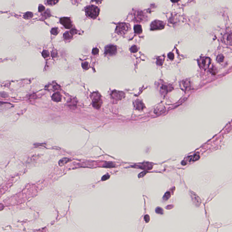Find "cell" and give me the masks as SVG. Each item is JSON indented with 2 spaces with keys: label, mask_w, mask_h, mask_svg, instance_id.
<instances>
[{
  "label": "cell",
  "mask_w": 232,
  "mask_h": 232,
  "mask_svg": "<svg viewBox=\"0 0 232 232\" xmlns=\"http://www.w3.org/2000/svg\"><path fill=\"white\" fill-rule=\"evenodd\" d=\"M39 9V11L40 12H42L44 11L45 10V7L43 5H39V9Z\"/></svg>",
  "instance_id": "f546056e"
},
{
  "label": "cell",
  "mask_w": 232,
  "mask_h": 232,
  "mask_svg": "<svg viewBox=\"0 0 232 232\" xmlns=\"http://www.w3.org/2000/svg\"><path fill=\"white\" fill-rule=\"evenodd\" d=\"M224 57L223 55H218V56H217L216 60L218 63H221L223 62V60H224Z\"/></svg>",
  "instance_id": "603a6c76"
},
{
  "label": "cell",
  "mask_w": 232,
  "mask_h": 232,
  "mask_svg": "<svg viewBox=\"0 0 232 232\" xmlns=\"http://www.w3.org/2000/svg\"><path fill=\"white\" fill-rule=\"evenodd\" d=\"M130 29V26L128 23H120L117 25L115 32L119 35H124L127 33Z\"/></svg>",
  "instance_id": "7a4b0ae2"
},
{
  "label": "cell",
  "mask_w": 232,
  "mask_h": 232,
  "mask_svg": "<svg viewBox=\"0 0 232 232\" xmlns=\"http://www.w3.org/2000/svg\"><path fill=\"white\" fill-rule=\"evenodd\" d=\"M163 64V61L162 59H158L157 60V64L159 65H161Z\"/></svg>",
  "instance_id": "d590c367"
},
{
  "label": "cell",
  "mask_w": 232,
  "mask_h": 232,
  "mask_svg": "<svg viewBox=\"0 0 232 232\" xmlns=\"http://www.w3.org/2000/svg\"><path fill=\"white\" fill-rule=\"evenodd\" d=\"M146 172H145V171H143V172L140 173V174L139 175L138 177H139V178L142 177H143V176H144V175H146Z\"/></svg>",
  "instance_id": "74e56055"
},
{
  "label": "cell",
  "mask_w": 232,
  "mask_h": 232,
  "mask_svg": "<svg viewBox=\"0 0 232 232\" xmlns=\"http://www.w3.org/2000/svg\"><path fill=\"white\" fill-rule=\"evenodd\" d=\"M165 111V109L164 107H158L155 108L154 110V113L156 114L160 115L161 114L163 113Z\"/></svg>",
  "instance_id": "9a60e30c"
},
{
  "label": "cell",
  "mask_w": 232,
  "mask_h": 232,
  "mask_svg": "<svg viewBox=\"0 0 232 232\" xmlns=\"http://www.w3.org/2000/svg\"><path fill=\"white\" fill-rule=\"evenodd\" d=\"M190 194L192 198V200L194 204L197 206H199L201 203V200L200 198L194 192L191 191Z\"/></svg>",
  "instance_id": "52a82bcc"
},
{
  "label": "cell",
  "mask_w": 232,
  "mask_h": 232,
  "mask_svg": "<svg viewBox=\"0 0 232 232\" xmlns=\"http://www.w3.org/2000/svg\"><path fill=\"white\" fill-rule=\"evenodd\" d=\"M225 42L227 43V44L231 45V43H232V34L230 32V34H228V35H227V36L225 37V39H224Z\"/></svg>",
  "instance_id": "e0dca14e"
},
{
  "label": "cell",
  "mask_w": 232,
  "mask_h": 232,
  "mask_svg": "<svg viewBox=\"0 0 232 232\" xmlns=\"http://www.w3.org/2000/svg\"><path fill=\"white\" fill-rule=\"evenodd\" d=\"M77 32V31L75 29H73L72 30H71V31H69L66 32L64 34V40H67V41L70 40L73 38V36L74 35H75V34H76Z\"/></svg>",
  "instance_id": "ba28073f"
},
{
  "label": "cell",
  "mask_w": 232,
  "mask_h": 232,
  "mask_svg": "<svg viewBox=\"0 0 232 232\" xmlns=\"http://www.w3.org/2000/svg\"><path fill=\"white\" fill-rule=\"evenodd\" d=\"M170 88L169 87L165 85H163L161 87V90L163 93H167L170 90Z\"/></svg>",
  "instance_id": "ffe728a7"
},
{
  "label": "cell",
  "mask_w": 232,
  "mask_h": 232,
  "mask_svg": "<svg viewBox=\"0 0 232 232\" xmlns=\"http://www.w3.org/2000/svg\"><path fill=\"white\" fill-rule=\"evenodd\" d=\"M165 24L163 21L159 20H155L150 25V29L152 31L159 30L164 29Z\"/></svg>",
  "instance_id": "3957f363"
},
{
  "label": "cell",
  "mask_w": 232,
  "mask_h": 232,
  "mask_svg": "<svg viewBox=\"0 0 232 232\" xmlns=\"http://www.w3.org/2000/svg\"><path fill=\"white\" fill-rule=\"evenodd\" d=\"M93 2H95L98 4H100L102 2L103 0H92Z\"/></svg>",
  "instance_id": "f35d334b"
},
{
  "label": "cell",
  "mask_w": 232,
  "mask_h": 232,
  "mask_svg": "<svg viewBox=\"0 0 232 232\" xmlns=\"http://www.w3.org/2000/svg\"><path fill=\"white\" fill-rule=\"evenodd\" d=\"M134 29L135 32L137 34H140L142 32V29L141 25H136L134 26Z\"/></svg>",
  "instance_id": "ac0fdd59"
},
{
  "label": "cell",
  "mask_w": 232,
  "mask_h": 232,
  "mask_svg": "<svg viewBox=\"0 0 232 232\" xmlns=\"http://www.w3.org/2000/svg\"><path fill=\"white\" fill-rule=\"evenodd\" d=\"M211 62V59L209 58L204 57L199 59V64L201 68L205 70L209 67Z\"/></svg>",
  "instance_id": "277c9868"
},
{
  "label": "cell",
  "mask_w": 232,
  "mask_h": 232,
  "mask_svg": "<svg viewBox=\"0 0 232 232\" xmlns=\"http://www.w3.org/2000/svg\"><path fill=\"white\" fill-rule=\"evenodd\" d=\"M93 107L95 108L96 109H98V108H100V107H101V103L99 101H96L93 103Z\"/></svg>",
  "instance_id": "7402d4cb"
},
{
  "label": "cell",
  "mask_w": 232,
  "mask_h": 232,
  "mask_svg": "<svg viewBox=\"0 0 232 232\" xmlns=\"http://www.w3.org/2000/svg\"><path fill=\"white\" fill-rule=\"evenodd\" d=\"M52 56L54 58H55V57H56L57 56V53L56 51H54L52 52Z\"/></svg>",
  "instance_id": "8d00e7d4"
},
{
  "label": "cell",
  "mask_w": 232,
  "mask_h": 232,
  "mask_svg": "<svg viewBox=\"0 0 232 232\" xmlns=\"http://www.w3.org/2000/svg\"><path fill=\"white\" fill-rule=\"evenodd\" d=\"M72 0L73 1V3L76 4V3H79V2L80 1V0Z\"/></svg>",
  "instance_id": "ab89813d"
},
{
  "label": "cell",
  "mask_w": 232,
  "mask_h": 232,
  "mask_svg": "<svg viewBox=\"0 0 232 232\" xmlns=\"http://www.w3.org/2000/svg\"><path fill=\"white\" fill-rule=\"evenodd\" d=\"M170 192H166L165 195H164V197H163V199L164 200H167L170 197Z\"/></svg>",
  "instance_id": "83f0119b"
},
{
  "label": "cell",
  "mask_w": 232,
  "mask_h": 232,
  "mask_svg": "<svg viewBox=\"0 0 232 232\" xmlns=\"http://www.w3.org/2000/svg\"><path fill=\"white\" fill-rule=\"evenodd\" d=\"M134 20L137 22H141L145 18V15L141 11H137L134 14Z\"/></svg>",
  "instance_id": "9c48e42d"
},
{
  "label": "cell",
  "mask_w": 232,
  "mask_h": 232,
  "mask_svg": "<svg viewBox=\"0 0 232 232\" xmlns=\"http://www.w3.org/2000/svg\"><path fill=\"white\" fill-rule=\"evenodd\" d=\"M4 208V206L2 204H0V210L3 209Z\"/></svg>",
  "instance_id": "60d3db41"
},
{
  "label": "cell",
  "mask_w": 232,
  "mask_h": 232,
  "mask_svg": "<svg viewBox=\"0 0 232 232\" xmlns=\"http://www.w3.org/2000/svg\"><path fill=\"white\" fill-rule=\"evenodd\" d=\"M180 86H181V88H182L183 90L186 91V90H188V89L190 88L191 86V82L188 80H184L182 81L181 82Z\"/></svg>",
  "instance_id": "30bf717a"
},
{
  "label": "cell",
  "mask_w": 232,
  "mask_h": 232,
  "mask_svg": "<svg viewBox=\"0 0 232 232\" xmlns=\"http://www.w3.org/2000/svg\"><path fill=\"white\" fill-rule=\"evenodd\" d=\"M155 212L157 214H163V209H162V208H161L160 207H157L156 208V210H155Z\"/></svg>",
  "instance_id": "f1b7e54d"
},
{
  "label": "cell",
  "mask_w": 232,
  "mask_h": 232,
  "mask_svg": "<svg viewBox=\"0 0 232 232\" xmlns=\"http://www.w3.org/2000/svg\"><path fill=\"white\" fill-rule=\"evenodd\" d=\"M60 22L67 29H70L72 26L71 19L68 17L61 18L60 19Z\"/></svg>",
  "instance_id": "5b68a950"
},
{
  "label": "cell",
  "mask_w": 232,
  "mask_h": 232,
  "mask_svg": "<svg viewBox=\"0 0 232 232\" xmlns=\"http://www.w3.org/2000/svg\"><path fill=\"white\" fill-rule=\"evenodd\" d=\"M88 62H84L82 64V68L83 69H86L87 68H88Z\"/></svg>",
  "instance_id": "1f68e13d"
},
{
  "label": "cell",
  "mask_w": 232,
  "mask_h": 232,
  "mask_svg": "<svg viewBox=\"0 0 232 232\" xmlns=\"http://www.w3.org/2000/svg\"><path fill=\"white\" fill-rule=\"evenodd\" d=\"M33 14L31 12H27L26 14H25L24 16V18L26 19H31L33 17Z\"/></svg>",
  "instance_id": "cb8c5ba5"
},
{
  "label": "cell",
  "mask_w": 232,
  "mask_h": 232,
  "mask_svg": "<svg viewBox=\"0 0 232 232\" xmlns=\"http://www.w3.org/2000/svg\"><path fill=\"white\" fill-rule=\"evenodd\" d=\"M168 58L171 60H173L174 59V55L172 53H170L168 55Z\"/></svg>",
  "instance_id": "836d02e7"
},
{
  "label": "cell",
  "mask_w": 232,
  "mask_h": 232,
  "mask_svg": "<svg viewBox=\"0 0 232 232\" xmlns=\"http://www.w3.org/2000/svg\"><path fill=\"white\" fill-rule=\"evenodd\" d=\"M59 1V0H47V3L48 5H54L56 4Z\"/></svg>",
  "instance_id": "44dd1931"
},
{
  "label": "cell",
  "mask_w": 232,
  "mask_h": 232,
  "mask_svg": "<svg viewBox=\"0 0 232 232\" xmlns=\"http://www.w3.org/2000/svg\"><path fill=\"white\" fill-rule=\"evenodd\" d=\"M135 107L136 108L137 110H143L145 106L144 105L143 103L141 102V101L139 100H137L135 102Z\"/></svg>",
  "instance_id": "4fadbf2b"
},
{
  "label": "cell",
  "mask_w": 232,
  "mask_h": 232,
  "mask_svg": "<svg viewBox=\"0 0 232 232\" xmlns=\"http://www.w3.org/2000/svg\"><path fill=\"white\" fill-rule=\"evenodd\" d=\"M87 16L92 19H95L98 16L100 10L95 5H88L85 8Z\"/></svg>",
  "instance_id": "6da1fadb"
},
{
  "label": "cell",
  "mask_w": 232,
  "mask_h": 232,
  "mask_svg": "<svg viewBox=\"0 0 232 232\" xmlns=\"http://www.w3.org/2000/svg\"><path fill=\"white\" fill-rule=\"evenodd\" d=\"M144 219H145V220L146 223H148L150 221V220L149 216L148 215H146V216L144 217Z\"/></svg>",
  "instance_id": "e575fe53"
},
{
  "label": "cell",
  "mask_w": 232,
  "mask_h": 232,
  "mask_svg": "<svg viewBox=\"0 0 232 232\" xmlns=\"http://www.w3.org/2000/svg\"><path fill=\"white\" fill-rule=\"evenodd\" d=\"M71 160L69 158H63L61 160H60L59 162V165L62 166H63L64 165H65V164H67V163L69 162Z\"/></svg>",
  "instance_id": "2e32d148"
},
{
  "label": "cell",
  "mask_w": 232,
  "mask_h": 232,
  "mask_svg": "<svg viewBox=\"0 0 232 232\" xmlns=\"http://www.w3.org/2000/svg\"><path fill=\"white\" fill-rule=\"evenodd\" d=\"M61 95L59 93H55L52 96V99L54 101L56 102H59L61 100Z\"/></svg>",
  "instance_id": "5bb4252c"
},
{
  "label": "cell",
  "mask_w": 232,
  "mask_h": 232,
  "mask_svg": "<svg viewBox=\"0 0 232 232\" xmlns=\"http://www.w3.org/2000/svg\"><path fill=\"white\" fill-rule=\"evenodd\" d=\"M200 158V157L199 154L198 153H197L196 154H195L193 156H191L189 157V160L190 161H196V160H197L199 159Z\"/></svg>",
  "instance_id": "d6986e66"
},
{
  "label": "cell",
  "mask_w": 232,
  "mask_h": 232,
  "mask_svg": "<svg viewBox=\"0 0 232 232\" xmlns=\"http://www.w3.org/2000/svg\"><path fill=\"white\" fill-rule=\"evenodd\" d=\"M59 32V31L58 30V29L57 28H53L52 30H51V33L52 34H53V35H55V36H56L57 35Z\"/></svg>",
  "instance_id": "d4e9b609"
},
{
  "label": "cell",
  "mask_w": 232,
  "mask_h": 232,
  "mask_svg": "<svg viewBox=\"0 0 232 232\" xmlns=\"http://www.w3.org/2000/svg\"><path fill=\"white\" fill-rule=\"evenodd\" d=\"M130 51H131L132 53H136L138 51L137 47L136 46H132L130 49Z\"/></svg>",
  "instance_id": "4316f807"
},
{
  "label": "cell",
  "mask_w": 232,
  "mask_h": 232,
  "mask_svg": "<svg viewBox=\"0 0 232 232\" xmlns=\"http://www.w3.org/2000/svg\"><path fill=\"white\" fill-rule=\"evenodd\" d=\"M171 1L173 3H176L179 1V0H171Z\"/></svg>",
  "instance_id": "b9f144b4"
},
{
  "label": "cell",
  "mask_w": 232,
  "mask_h": 232,
  "mask_svg": "<svg viewBox=\"0 0 232 232\" xmlns=\"http://www.w3.org/2000/svg\"><path fill=\"white\" fill-rule=\"evenodd\" d=\"M42 55L44 58H46L49 56V53L47 50H44L42 53Z\"/></svg>",
  "instance_id": "484cf974"
},
{
  "label": "cell",
  "mask_w": 232,
  "mask_h": 232,
  "mask_svg": "<svg viewBox=\"0 0 232 232\" xmlns=\"http://www.w3.org/2000/svg\"><path fill=\"white\" fill-rule=\"evenodd\" d=\"M112 96H113V98L114 99L119 100L124 98L125 94L123 92L115 91V92H113Z\"/></svg>",
  "instance_id": "8fae6325"
},
{
  "label": "cell",
  "mask_w": 232,
  "mask_h": 232,
  "mask_svg": "<svg viewBox=\"0 0 232 232\" xmlns=\"http://www.w3.org/2000/svg\"><path fill=\"white\" fill-rule=\"evenodd\" d=\"M117 52V47L114 45H109L107 46L105 50V54L109 55H115Z\"/></svg>",
  "instance_id": "8992f818"
},
{
  "label": "cell",
  "mask_w": 232,
  "mask_h": 232,
  "mask_svg": "<svg viewBox=\"0 0 232 232\" xmlns=\"http://www.w3.org/2000/svg\"><path fill=\"white\" fill-rule=\"evenodd\" d=\"M109 177H110V176H109L108 175V174L105 175H104V176H103L102 177V180L103 181H105V180H107V179H109Z\"/></svg>",
  "instance_id": "d6a6232c"
},
{
  "label": "cell",
  "mask_w": 232,
  "mask_h": 232,
  "mask_svg": "<svg viewBox=\"0 0 232 232\" xmlns=\"http://www.w3.org/2000/svg\"><path fill=\"white\" fill-rule=\"evenodd\" d=\"M98 53H99V50L98 48H94L92 50V53L93 55H97Z\"/></svg>",
  "instance_id": "4dcf8cb0"
},
{
  "label": "cell",
  "mask_w": 232,
  "mask_h": 232,
  "mask_svg": "<svg viewBox=\"0 0 232 232\" xmlns=\"http://www.w3.org/2000/svg\"><path fill=\"white\" fill-rule=\"evenodd\" d=\"M137 168H138L141 169L142 170H150L153 167V165L152 164L148 163H143L141 165H137Z\"/></svg>",
  "instance_id": "7c38bea8"
}]
</instances>
